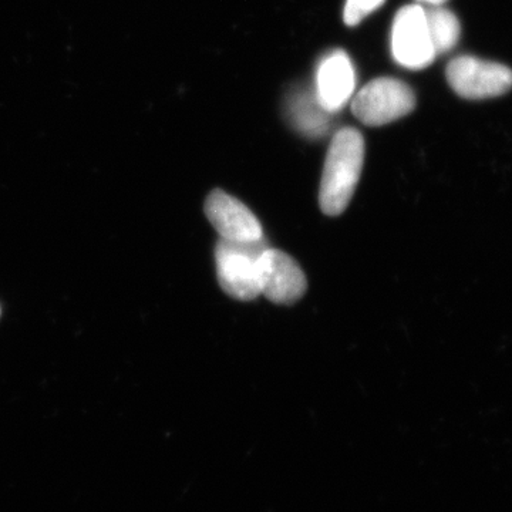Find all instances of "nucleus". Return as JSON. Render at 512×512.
Wrapping results in <instances>:
<instances>
[{"mask_svg":"<svg viewBox=\"0 0 512 512\" xmlns=\"http://www.w3.org/2000/svg\"><path fill=\"white\" fill-rule=\"evenodd\" d=\"M365 163V140L356 128H342L333 137L322 181L319 204L329 217H338L348 208Z\"/></svg>","mask_w":512,"mask_h":512,"instance_id":"nucleus-1","label":"nucleus"},{"mask_svg":"<svg viewBox=\"0 0 512 512\" xmlns=\"http://www.w3.org/2000/svg\"><path fill=\"white\" fill-rule=\"evenodd\" d=\"M264 239L232 242L221 239L215 247V265L221 288L238 301H254L261 295L259 256L265 251Z\"/></svg>","mask_w":512,"mask_h":512,"instance_id":"nucleus-2","label":"nucleus"},{"mask_svg":"<svg viewBox=\"0 0 512 512\" xmlns=\"http://www.w3.org/2000/svg\"><path fill=\"white\" fill-rule=\"evenodd\" d=\"M416 94L409 84L393 77L372 80L352 99L353 114L370 127L403 119L416 107Z\"/></svg>","mask_w":512,"mask_h":512,"instance_id":"nucleus-3","label":"nucleus"},{"mask_svg":"<svg viewBox=\"0 0 512 512\" xmlns=\"http://www.w3.org/2000/svg\"><path fill=\"white\" fill-rule=\"evenodd\" d=\"M447 82L467 100L495 99L512 89V70L503 63L476 56H458L447 64Z\"/></svg>","mask_w":512,"mask_h":512,"instance_id":"nucleus-4","label":"nucleus"},{"mask_svg":"<svg viewBox=\"0 0 512 512\" xmlns=\"http://www.w3.org/2000/svg\"><path fill=\"white\" fill-rule=\"evenodd\" d=\"M392 52L397 63L412 70L424 69L436 60L423 5L404 6L394 16Z\"/></svg>","mask_w":512,"mask_h":512,"instance_id":"nucleus-5","label":"nucleus"},{"mask_svg":"<svg viewBox=\"0 0 512 512\" xmlns=\"http://www.w3.org/2000/svg\"><path fill=\"white\" fill-rule=\"evenodd\" d=\"M261 293L279 305H291L305 295L308 282L295 259L278 249L266 248L259 256Z\"/></svg>","mask_w":512,"mask_h":512,"instance_id":"nucleus-6","label":"nucleus"},{"mask_svg":"<svg viewBox=\"0 0 512 512\" xmlns=\"http://www.w3.org/2000/svg\"><path fill=\"white\" fill-rule=\"evenodd\" d=\"M205 214L225 241L256 242L264 239L261 224L247 205L225 191L214 190L208 195Z\"/></svg>","mask_w":512,"mask_h":512,"instance_id":"nucleus-7","label":"nucleus"},{"mask_svg":"<svg viewBox=\"0 0 512 512\" xmlns=\"http://www.w3.org/2000/svg\"><path fill=\"white\" fill-rule=\"evenodd\" d=\"M356 70L348 53L333 50L320 60L316 70L315 96L328 113H338L353 99Z\"/></svg>","mask_w":512,"mask_h":512,"instance_id":"nucleus-8","label":"nucleus"},{"mask_svg":"<svg viewBox=\"0 0 512 512\" xmlns=\"http://www.w3.org/2000/svg\"><path fill=\"white\" fill-rule=\"evenodd\" d=\"M288 106L293 126L306 137H320L328 131L330 113L320 106L315 92L299 90L293 93Z\"/></svg>","mask_w":512,"mask_h":512,"instance_id":"nucleus-9","label":"nucleus"},{"mask_svg":"<svg viewBox=\"0 0 512 512\" xmlns=\"http://www.w3.org/2000/svg\"><path fill=\"white\" fill-rule=\"evenodd\" d=\"M424 12L434 52L437 56L446 55L460 40V20L450 9L444 8V5L424 6Z\"/></svg>","mask_w":512,"mask_h":512,"instance_id":"nucleus-10","label":"nucleus"},{"mask_svg":"<svg viewBox=\"0 0 512 512\" xmlns=\"http://www.w3.org/2000/svg\"><path fill=\"white\" fill-rule=\"evenodd\" d=\"M384 0H348L345 6V23L348 26H356L382 6Z\"/></svg>","mask_w":512,"mask_h":512,"instance_id":"nucleus-11","label":"nucleus"},{"mask_svg":"<svg viewBox=\"0 0 512 512\" xmlns=\"http://www.w3.org/2000/svg\"><path fill=\"white\" fill-rule=\"evenodd\" d=\"M420 3H424L426 6H439L444 5L447 0H419Z\"/></svg>","mask_w":512,"mask_h":512,"instance_id":"nucleus-12","label":"nucleus"}]
</instances>
